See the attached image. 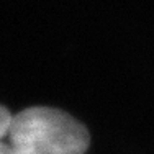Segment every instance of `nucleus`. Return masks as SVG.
<instances>
[{
	"label": "nucleus",
	"mask_w": 154,
	"mask_h": 154,
	"mask_svg": "<svg viewBox=\"0 0 154 154\" xmlns=\"http://www.w3.org/2000/svg\"><path fill=\"white\" fill-rule=\"evenodd\" d=\"M7 134L12 154H84L90 143L82 123L49 107H33L13 115Z\"/></svg>",
	"instance_id": "obj_1"
},
{
	"label": "nucleus",
	"mask_w": 154,
	"mask_h": 154,
	"mask_svg": "<svg viewBox=\"0 0 154 154\" xmlns=\"http://www.w3.org/2000/svg\"><path fill=\"white\" fill-rule=\"evenodd\" d=\"M12 116H13V115H10L8 110L0 105V139L5 136L7 133H8L10 123H12Z\"/></svg>",
	"instance_id": "obj_2"
},
{
	"label": "nucleus",
	"mask_w": 154,
	"mask_h": 154,
	"mask_svg": "<svg viewBox=\"0 0 154 154\" xmlns=\"http://www.w3.org/2000/svg\"><path fill=\"white\" fill-rule=\"evenodd\" d=\"M0 154H12L10 152V148L7 144H3V143H0Z\"/></svg>",
	"instance_id": "obj_3"
}]
</instances>
